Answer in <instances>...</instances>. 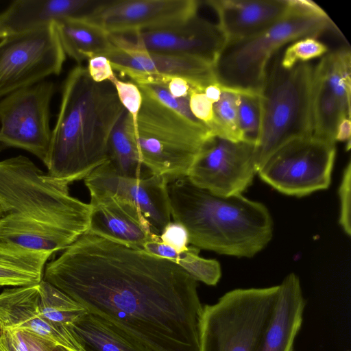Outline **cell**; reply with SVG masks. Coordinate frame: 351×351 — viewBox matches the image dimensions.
<instances>
[{
  "mask_svg": "<svg viewBox=\"0 0 351 351\" xmlns=\"http://www.w3.org/2000/svg\"><path fill=\"white\" fill-rule=\"evenodd\" d=\"M86 69L90 78L97 83L110 82L116 77L110 62L105 56H98L88 59Z\"/></svg>",
  "mask_w": 351,
  "mask_h": 351,
  "instance_id": "cell-40",
  "label": "cell"
},
{
  "mask_svg": "<svg viewBox=\"0 0 351 351\" xmlns=\"http://www.w3.org/2000/svg\"><path fill=\"white\" fill-rule=\"evenodd\" d=\"M340 201L339 223L346 234H351V162H348L344 169L339 188Z\"/></svg>",
  "mask_w": 351,
  "mask_h": 351,
  "instance_id": "cell-38",
  "label": "cell"
},
{
  "mask_svg": "<svg viewBox=\"0 0 351 351\" xmlns=\"http://www.w3.org/2000/svg\"><path fill=\"white\" fill-rule=\"evenodd\" d=\"M260 93L252 90L239 91L238 117L244 141L256 145L261 125Z\"/></svg>",
  "mask_w": 351,
  "mask_h": 351,
  "instance_id": "cell-32",
  "label": "cell"
},
{
  "mask_svg": "<svg viewBox=\"0 0 351 351\" xmlns=\"http://www.w3.org/2000/svg\"><path fill=\"white\" fill-rule=\"evenodd\" d=\"M78 237L53 226L15 214L0 219V240L36 251L66 250Z\"/></svg>",
  "mask_w": 351,
  "mask_h": 351,
  "instance_id": "cell-22",
  "label": "cell"
},
{
  "mask_svg": "<svg viewBox=\"0 0 351 351\" xmlns=\"http://www.w3.org/2000/svg\"><path fill=\"white\" fill-rule=\"evenodd\" d=\"M171 216L186 229L189 243L216 253L252 257L273 236V220L261 202L242 194L221 196L193 184L187 177L167 186Z\"/></svg>",
  "mask_w": 351,
  "mask_h": 351,
  "instance_id": "cell-3",
  "label": "cell"
},
{
  "mask_svg": "<svg viewBox=\"0 0 351 351\" xmlns=\"http://www.w3.org/2000/svg\"><path fill=\"white\" fill-rule=\"evenodd\" d=\"M69 185L24 156L0 160V206L5 215L31 218L80 237L88 230L90 206L73 197Z\"/></svg>",
  "mask_w": 351,
  "mask_h": 351,
  "instance_id": "cell-6",
  "label": "cell"
},
{
  "mask_svg": "<svg viewBox=\"0 0 351 351\" xmlns=\"http://www.w3.org/2000/svg\"><path fill=\"white\" fill-rule=\"evenodd\" d=\"M280 56L279 51L271 60L259 95L261 125L254 149L258 171L285 145L313 136L314 66L300 62L285 69Z\"/></svg>",
  "mask_w": 351,
  "mask_h": 351,
  "instance_id": "cell-5",
  "label": "cell"
},
{
  "mask_svg": "<svg viewBox=\"0 0 351 351\" xmlns=\"http://www.w3.org/2000/svg\"><path fill=\"white\" fill-rule=\"evenodd\" d=\"M65 53L79 64L93 57L106 56L114 45L110 34L83 18H66L54 22Z\"/></svg>",
  "mask_w": 351,
  "mask_h": 351,
  "instance_id": "cell-23",
  "label": "cell"
},
{
  "mask_svg": "<svg viewBox=\"0 0 351 351\" xmlns=\"http://www.w3.org/2000/svg\"><path fill=\"white\" fill-rule=\"evenodd\" d=\"M4 212L1 208V206H0V219L4 215Z\"/></svg>",
  "mask_w": 351,
  "mask_h": 351,
  "instance_id": "cell-44",
  "label": "cell"
},
{
  "mask_svg": "<svg viewBox=\"0 0 351 351\" xmlns=\"http://www.w3.org/2000/svg\"><path fill=\"white\" fill-rule=\"evenodd\" d=\"M0 327L27 330L70 351H84L67 328L42 315L38 284L7 288L0 293Z\"/></svg>",
  "mask_w": 351,
  "mask_h": 351,
  "instance_id": "cell-18",
  "label": "cell"
},
{
  "mask_svg": "<svg viewBox=\"0 0 351 351\" xmlns=\"http://www.w3.org/2000/svg\"><path fill=\"white\" fill-rule=\"evenodd\" d=\"M335 156L334 143L313 136L299 138L274 152L257 173L279 192L303 197L328 188Z\"/></svg>",
  "mask_w": 351,
  "mask_h": 351,
  "instance_id": "cell-9",
  "label": "cell"
},
{
  "mask_svg": "<svg viewBox=\"0 0 351 351\" xmlns=\"http://www.w3.org/2000/svg\"><path fill=\"white\" fill-rule=\"evenodd\" d=\"M67 328L84 351H152L108 320L88 312Z\"/></svg>",
  "mask_w": 351,
  "mask_h": 351,
  "instance_id": "cell-24",
  "label": "cell"
},
{
  "mask_svg": "<svg viewBox=\"0 0 351 351\" xmlns=\"http://www.w3.org/2000/svg\"><path fill=\"white\" fill-rule=\"evenodd\" d=\"M55 84L43 80L0 99V146L24 149L45 164L51 136Z\"/></svg>",
  "mask_w": 351,
  "mask_h": 351,
  "instance_id": "cell-11",
  "label": "cell"
},
{
  "mask_svg": "<svg viewBox=\"0 0 351 351\" xmlns=\"http://www.w3.org/2000/svg\"><path fill=\"white\" fill-rule=\"evenodd\" d=\"M351 136V121L349 118H343L339 122L336 132L335 141L350 143Z\"/></svg>",
  "mask_w": 351,
  "mask_h": 351,
  "instance_id": "cell-41",
  "label": "cell"
},
{
  "mask_svg": "<svg viewBox=\"0 0 351 351\" xmlns=\"http://www.w3.org/2000/svg\"><path fill=\"white\" fill-rule=\"evenodd\" d=\"M189 103L193 116L203 123L215 136L216 121L213 104L208 99L204 92L196 90L190 94Z\"/></svg>",
  "mask_w": 351,
  "mask_h": 351,
  "instance_id": "cell-37",
  "label": "cell"
},
{
  "mask_svg": "<svg viewBox=\"0 0 351 351\" xmlns=\"http://www.w3.org/2000/svg\"><path fill=\"white\" fill-rule=\"evenodd\" d=\"M199 253V249L189 246L186 250L179 253L175 263L197 282L210 286L216 285L221 276L219 263L215 259L202 258Z\"/></svg>",
  "mask_w": 351,
  "mask_h": 351,
  "instance_id": "cell-31",
  "label": "cell"
},
{
  "mask_svg": "<svg viewBox=\"0 0 351 351\" xmlns=\"http://www.w3.org/2000/svg\"><path fill=\"white\" fill-rule=\"evenodd\" d=\"M114 47L106 56L113 70L122 75L157 74L211 82L216 81L214 64L199 58L148 51L127 43L120 35L110 34Z\"/></svg>",
  "mask_w": 351,
  "mask_h": 351,
  "instance_id": "cell-16",
  "label": "cell"
},
{
  "mask_svg": "<svg viewBox=\"0 0 351 351\" xmlns=\"http://www.w3.org/2000/svg\"><path fill=\"white\" fill-rule=\"evenodd\" d=\"M160 102L172 109L185 118L196 123H202L192 114L189 103V99L173 97L166 88L157 84H139Z\"/></svg>",
  "mask_w": 351,
  "mask_h": 351,
  "instance_id": "cell-36",
  "label": "cell"
},
{
  "mask_svg": "<svg viewBox=\"0 0 351 351\" xmlns=\"http://www.w3.org/2000/svg\"><path fill=\"white\" fill-rule=\"evenodd\" d=\"M104 0H16L1 13L0 24L9 35L45 27L66 18H83Z\"/></svg>",
  "mask_w": 351,
  "mask_h": 351,
  "instance_id": "cell-20",
  "label": "cell"
},
{
  "mask_svg": "<svg viewBox=\"0 0 351 351\" xmlns=\"http://www.w3.org/2000/svg\"><path fill=\"white\" fill-rule=\"evenodd\" d=\"M255 145L218 136L204 146L187 178L195 186L221 196L242 194L251 184L257 168Z\"/></svg>",
  "mask_w": 351,
  "mask_h": 351,
  "instance_id": "cell-12",
  "label": "cell"
},
{
  "mask_svg": "<svg viewBox=\"0 0 351 351\" xmlns=\"http://www.w3.org/2000/svg\"><path fill=\"white\" fill-rule=\"evenodd\" d=\"M305 306L300 279L291 273L279 285L277 300L257 351H293Z\"/></svg>",
  "mask_w": 351,
  "mask_h": 351,
  "instance_id": "cell-21",
  "label": "cell"
},
{
  "mask_svg": "<svg viewBox=\"0 0 351 351\" xmlns=\"http://www.w3.org/2000/svg\"><path fill=\"white\" fill-rule=\"evenodd\" d=\"M55 345L27 330L0 327V351H51Z\"/></svg>",
  "mask_w": 351,
  "mask_h": 351,
  "instance_id": "cell-33",
  "label": "cell"
},
{
  "mask_svg": "<svg viewBox=\"0 0 351 351\" xmlns=\"http://www.w3.org/2000/svg\"><path fill=\"white\" fill-rule=\"evenodd\" d=\"M88 231L128 247L143 250L144 245L159 237L139 208L110 194H90Z\"/></svg>",
  "mask_w": 351,
  "mask_h": 351,
  "instance_id": "cell-17",
  "label": "cell"
},
{
  "mask_svg": "<svg viewBox=\"0 0 351 351\" xmlns=\"http://www.w3.org/2000/svg\"><path fill=\"white\" fill-rule=\"evenodd\" d=\"M289 2V12L276 24L254 36L225 45L214 66L219 83L260 93L269 62L282 46L300 38H317L326 31L337 29L315 2Z\"/></svg>",
  "mask_w": 351,
  "mask_h": 351,
  "instance_id": "cell-4",
  "label": "cell"
},
{
  "mask_svg": "<svg viewBox=\"0 0 351 351\" xmlns=\"http://www.w3.org/2000/svg\"><path fill=\"white\" fill-rule=\"evenodd\" d=\"M65 59L54 23L0 39V99L59 75Z\"/></svg>",
  "mask_w": 351,
  "mask_h": 351,
  "instance_id": "cell-10",
  "label": "cell"
},
{
  "mask_svg": "<svg viewBox=\"0 0 351 351\" xmlns=\"http://www.w3.org/2000/svg\"><path fill=\"white\" fill-rule=\"evenodd\" d=\"M313 136L335 143L337 126L343 118L350 117L328 86L323 71L314 66L312 95Z\"/></svg>",
  "mask_w": 351,
  "mask_h": 351,
  "instance_id": "cell-26",
  "label": "cell"
},
{
  "mask_svg": "<svg viewBox=\"0 0 351 351\" xmlns=\"http://www.w3.org/2000/svg\"><path fill=\"white\" fill-rule=\"evenodd\" d=\"M84 180L89 194H110L136 205L158 235L171 221L169 182L162 176L149 174L135 178L121 176L107 160Z\"/></svg>",
  "mask_w": 351,
  "mask_h": 351,
  "instance_id": "cell-14",
  "label": "cell"
},
{
  "mask_svg": "<svg viewBox=\"0 0 351 351\" xmlns=\"http://www.w3.org/2000/svg\"><path fill=\"white\" fill-rule=\"evenodd\" d=\"M204 93L208 99L215 104L220 99L222 93L221 84L217 81L210 83L205 87Z\"/></svg>",
  "mask_w": 351,
  "mask_h": 351,
  "instance_id": "cell-42",
  "label": "cell"
},
{
  "mask_svg": "<svg viewBox=\"0 0 351 351\" xmlns=\"http://www.w3.org/2000/svg\"><path fill=\"white\" fill-rule=\"evenodd\" d=\"M51 351H70V350L63 346H61L59 345H55Z\"/></svg>",
  "mask_w": 351,
  "mask_h": 351,
  "instance_id": "cell-43",
  "label": "cell"
},
{
  "mask_svg": "<svg viewBox=\"0 0 351 351\" xmlns=\"http://www.w3.org/2000/svg\"><path fill=\"white\" fill-rule=\"evenodd\" d=\"M43 280L152 351H199L197 283L171 261L87 230Z\"/></svg>",
  "mask_w": 351,
  "mask_h": 351,
  "instance_id": "cell-1",
  "label": "cell"
},
{
  "mask_svg": "<svg viewBox=\"0 0 351 351\" xmlns=\"http://www.w3.org/2000/svg\"><path fill=\"white\" fill-rule=\"evenodd\" d=\"M278 293L279 285L236 289L202 306L199 351H257Z\"/></svg>",
  "mask_w": 351,
  "mask_h": 351,
  "instance_id": "cell-8",
  "label": "cell"
},
{
  "mask_svg": "<svg viewBox=\"0 0 351 351\" xmlns=\"http://www.w3.org/2000/svg\"><path fill=\"white\" fill-rule=\"evenodd\" d=\"M197 0H104L83 19L109 34H130L163 29L197 15Z\"/></svg>",
  "mask_w": 351,
  "mask_h": 351,
  "instance_id": "cell-13",
  "label": "cell"
},
{
  "mask_svg": "<svg viewBox=\"0 0 351 351\" xmlns=\"http://www.w3.org/2000/svg\"><path fill=\"white\" fill-rule=\"evenodd\" d=\"M110 82L115 88L121 104L131 114L135 128L142 104V94L138 86L134 82L121 81L117 77Z\"/></svg>",
  "mask_w": 351,
  "mask_h": 351,
  "instance_id": "cell-35",
  "label": "cell"
},
{
  "mask_svg": "<svg viewBox=\"0 0 351 351\" xmlns=\"http://www.w3.org/2000/svg\"><path fill=\"white\" fill-rule=\"evenodd\" d=\"M328 51V47L316 38L305 37L290 45L280 56V64L290 69L300 62H306Z\"/></svg>",
  "mask_w": 351,
  "mask_h": 351,
  "instance_id": "cell-34",
  "label": "cell"
},
{
  "mask_svg": "<svg viewBox=\"0 0 351 351\" xmlns=\"http://www.w3.org/2000/svg\"><path fill=\"white\" fill-rule=\"evenodd\" d=\"M125 110L111 82H94L81 64L73 68L51 130L47 174L70 184L108 160L110 136Z\"/></svg>",
  "mask_w": 351,
  "mask_h": 351,
  "instance_id": "cell-2",
  "label": "cell"
},
{
  "mask_svg": "<svg viewBox=\"0 0 351 351\" xmlns=\"http://www.w3.org/2000/svg\"><path fill=\"white\" fill-rule=\"evenodd\" d=\"M108 160L121 176L139 178L151 174L141 162L133 119L127 110H125L111 132Z\"/></svg>",
  "mask_w": 351,
  "mask_h": 351,
  "instance_id": "cell-27",
  "label": "cell"
},
{
  "mask_svg": "<svg viewBox=\"0 0 351 351\" xmlns=\"http://www.w3.org/2000/svg\"><path fill=\"white\" fill-rule=\"evenodd\" d=\"M216 12L226 43L254 36L282 19L289 12V0H208Z\"/></svg>",
  "mask_w": 351,
  "mask_h": 351,
  "instance_id": "cell-19",
  "label": "cell"
},
{
  "mask_svg": "<svg viewBox=\"0 0 351 351\" xmlns=\"http://www.w3.org/2000/svg\"><path fill=\"white\" fill-rule=\"evenodd\" d=\"M51 252L31 250L0 240V287L38 284Z\"/></svg>",
  "mask_w": 351,
  "mask_h": 351,
  "instance_id": "cell-25",
  "label": "cell"
},
{
  "mask_svg": "<svg viewBox=\"0 0 351 351\" xmlns=\"http://www.w3.org/2000/svg\"><path fill=\"white\" fill-rule=\"evenodd\" d=\"M219 100L213 104L216 121L215 136L234 142L245 141L238 117L239 89L221 85Z\"/></svg>",
  "mask_w": 351,
  "mask_h": 351,
  "instance_id": "cell-30",
  "label": "cell"
},
{
  "mask_svg": "<svg viewBox=\"0 0 351 351\" xmlns=\"http://www.w3.org/2000/svg\"><path fill=\"white\" fill-rule=\"evenodd\" d=\"M138 88L142 104L135 138L143 166L169 183L186 177L205 144L215 136L204 123L185 118Z\"/></svg>",
  "mask_w": 351,
  "mask_h": 351,
  "instance_id": "cell-7",
  "label": "cell"
},
{
  "mask_svg": "<svg viewBox=\"0 0 351 351\" xmlns=\"http://www.w3.org/2000/svg\"><path fill=\"white\" fill-rule=\"evenodd\" d=\"M159 237L162 243L171 247L178 252H182L189 247L188 232L180 223L171 221L163 228Z\"/></svg>",
  "mask_w": 351,
  "mask_h": 351,
  "instance_id": "cell-39",
  "label": "cell"
},
{
  "mask_svg": "<svg viewBox=\"0 0 351 351\" xmlns=\"http://www.w3.org/2000/svg\"><path fill=\"white\" fill-rule=\"evenodd\" d=\"M119 35L148 51L199 58L214 66L226 43L217 25L197 15L171 27Z\"/></svg>",
  "mask_w": 351,
  "mask_h": 351,
  "instance_id": "cell-15",
  "label": "cell"
},
{
  "mask_svg": "<svg viewBox=\"0 0 351 351\" xmlns=\"http://www.w3.org/2000/svg\"><path fill=\"white\" fill-rule=\"evenodd\" d=\"M317 65L326 82L350 117L351 53L350 49L341 48L326 53Z\"/></svg>",
  "mask_w": 351,
  "mask_h": 351,
  "instance_id": "cell-29",
  "label": "cell"
},
{
  "mask_svg": "<svg viewBox=\"0 0 351 351\" xmlns=\"http://www.w3.org/2000/svg\"><path fill=\"white\" fill-rule=\"evenodd\" d=\"M39 308L49 321L68 328L88 311L67 294L42 280L38 284Z\"/></svg>",
  "mask_w": 351,
  "mask_h": 351,
  "instance_id": "cell-28",
  "label": "cell"
}]
</instances>
